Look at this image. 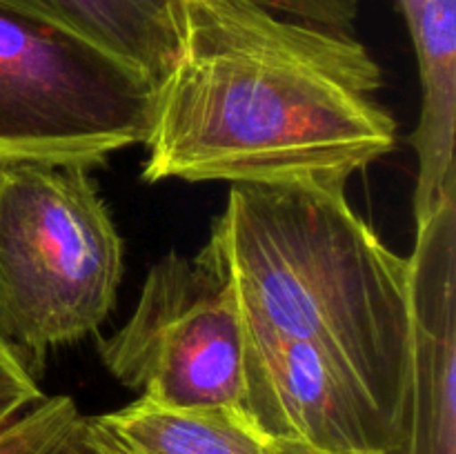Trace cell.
Segmentation results:
<instances>
[{
  "mask_svg": "<svg viewBox=\"0 0 456 454\" xmlns=\"http://www.w3.org/2000/svg\"><path fill=\"white\" fill-rule=\"evenodd\" d=\"M383 71L350 31L254 0H174V53L154 83L142 181L343 191L396 145Z\"/></svg>",
  "mask_w": 456,
  "mask_h": 454,
  "instance_id": "cell-1",
  "label": "cell"
},
{
  "mask_svg": "<svg viewBox=\"0 0 456 454\" xmlns=\"http://www.w3.org/2000/svg\"><path fill=\"white\" fill-rule=\"evenodd\" d=\"M234 288L245 328L341 363L395 423L410 418L408 258L381 243L343 191L232 185L200 249Z\"/></svg>",
  "mask_w": 456,
  "mask_h": 454,
  "instance_id": "cell-2",
  "label": "cell"
},
{
  "mask_svg": "<svg viewBox=\"0 0 456 454\" xmlns=\"http://www.w3.org/2000/svg\"><path fill=\"white\" fill-rule=\"evenodd\" d=\"M123 239L87 167L0 163V334L40 372L114 310Z\"/></svg>",
  "mask_w": 456,
  "mask_h": 454,
  "instance_id": "cell-3",
  "label": "cell"
},
{
  "mask_svg": "<svg viewBox=\"0 0 456 454\" xmlns=\"http://www.w3.org/2000/svg\"><path fill=\"white\" fill-rule=\"evenodd\" d=\"M151 92L110 53L0 7V163L98 167L142 145Z\"/></svg>",
  "mask_w": 456,
  "mask_h": 454,
  "instance_id": "cell-4",
  "label": "cell"
},
{
  "mask_svg": "<svg viewBox=\"0 0 456 454\" xmlns=\"http://www.w3.org/2000/svg\"><path fill=\"white\" fill-rule=\"evenodd\" d=\"M98 352L116 381L156 403L240 408L243 316L230 280L200 252L154 263L127 323Z\"/></svg>",
  "mask_w": 456,
  "mask_h": 454,
  "instance_id": "cell-5",
  "label": "cell"
},
{
  "mask_svg": "<svg viewBox=\"0 0 456 454\" xmlns=\"http://www.w3.org/2000/svg\"><path fill=\"white\" fill-rule=\"evenodd\" d=\"M240 409L270 441L395 454V423L341 363L301 341L245 328Z\"/></svg>",
  "mask_w": 456,
  "mask_h": 454,
  "instance_id": "cell-6",
  "label": "cell"
},
{
  "mask_svg": "<svg viewBox=\"0 0 456 454\" xmlns=\"http://www.w3.org/2000/svg\"><path fill=\"white\" fill-rule=\"evenodd\" d=\"M410 418L399 454H456V190L408 258Z\"/></svg>",
  "mask_w": 456,
  "mask_h": 454,
  "instance_id": "cell-7",
  "label": "cell"
},
{
  "mask_svg": "<svg viewBox=\"0 0 456 454\" xmlns=\"http://www.w3.org/2000/svg\"><path fill=\"white\" fill-rule=\"evenodd\" d=\"M412 43L421 76V116L410 136L419 163L412 200L419 227L456 190V0H423Z\"/></svg>",
  "mask_w": 456,
  "mask_h": 454,
  "instance_id": "cell-8",
  "label": "cell"
},
{
  "mask_svg": "<svg viewBox=\"0 0 456 454\" xmlns=\"http://www.w3.org/2000/svg\"><path fill=\"white\" fill-rule=\"evenodd\" d=\"M111 454H274L240 408H174L138 396L116 412L89 417Z\"/></svg>",
  "mask_w": 456,
  "mask_h": 454,
  "instance_id": "cell-9",
  "label": "cell"
},
{
  "mask_svg": "<svg viewBox=\"0 0 456 454\" xmlns=\"http://www.w3.org/2000/svg\"><path fill=\"white\" fill-rule=\"evenodd\" d=\"M0 7L65 31L151 83L172 61L174 0H0Z\"/></svg>",
  "mask_w": 456,
  "mask_h": 454,
  "instance_id": "cell-10",
  "label": "cell"
},
{
  "mask_svg": "<svg viewBox=\"0 0 456 454\" xmlns=\"http://www.w3.org/2000/svg\"><path fill=\"white\" fill-rule=\"evenodd\" d=\"M78 417L71 396H45L0 430V454H52Z\"/></svg>",
  "mask_w": 456,
  "mask_h": 454,
  "instance_id": "cell-11",
  "label": "cell"
},
{
  "mask_svg": "<svg viewBox=\"0 0 456 454\" xmlns=\"http://www.w3.org/2000/svg\"><path fill=\"white\" fill-rule=\"evenodd\" d=\"M45 399L25 356L0 334V430Z\"/></svg>",
  "mask_w": 456,
  "mask_h": 454,
  "instance_id": "cell-12",
  "label": "cell"
},
{
  "mask_svg": "<svg viewBox=\"0 0 456 454\" xmlns=\"http://www.w3.org/2000/svg\"><path fill=\"white\" fill-rule=\"evenodd\" d=\"M254 3L283 16L343 31H350L359 16V0H254Z\"/></svg>",
  "mask_w": 456,
  "mask_h": 454,
  "instance_id": "cell-13",
  "label": "cell"
},
{
  "mask_svg": "<svg viewBox=\"0 0 456 454\" xmlns=\"http://www.w3.org/2000/svg\"><path fill=\"white\" fill-rule=\"evenodd\" d=\"M52 454H111L94 432L89 417L80 414L74 426L69 427L61 443L52 450Z\"/></svg>",
  "mask_w": 456,
  "mask_h": 454,
  "instance_id": "cell-14",
  "label": "cell"
},
{
  "mask_svg": "<svg viewBox=\"0 0 456 454\" xmlns=\"http://www.w3.org/2000/svg\"><path fill=\"white\" fill-rule=\"evenodd\" d=\"M274 454H379V452H328V450L307 448L301 443H285V441H272Z\"/></svg>",
  "mask_w": 456,
  "mask_h": 454,
  "instance_id": "cell-15",
  "label": "cell"
},
{
  "mask_svg": "<svg viewBox=\"0 0 456 454\" xmlns=\"http://www.w3.org/2000/svg\"><path fill=\"white\" fill-rule=\"evenodd\" d=\"M392 3H395L396 9H399V12H401V16H403L405 25H408L410 36H412V31L417 29L419 13H421L423 0H392Z\"/></svg>",
  "mask_w": 456,
  "mask_h": 454,
  "instance_id": "cell-16",
  "label": "cell"
}]
</instances>
